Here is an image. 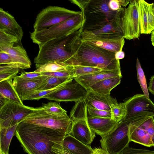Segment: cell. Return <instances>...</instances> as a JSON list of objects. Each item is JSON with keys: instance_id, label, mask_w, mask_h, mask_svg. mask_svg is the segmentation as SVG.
<instances>
[{"instance_id": "1", "label": "cell", "mask_w": 154, "mask_h": 154, "mask_svg": "<svg viewBox=\"0 0 154 154\" xmlns=\"http://www.w3.org/2000/svg\"><path fill=\"white\" fill-rule=\"evenodd\" d=\"M82 31V29L67 44L72 54L69 66H90L105 71L121 69L119 61L115 59V53L84 41L80 35Z\"/></svg>"}, {"instance_id": "2", "label": "cell", "mask_w": 154, "mask_h": 154, "mask_svg": "<svg viewBox=\"0 0 154 154\" xmlns=\"http://www.w3.org/2000/svg\"><path fill=\"white\" fill-rule=\"evenodd\" d=\"M67 134L57 130L22 121L15 136L28 154H58L52 150L56 143H62Z\"/></svg>"}, {"instance_id": "3", "label": "cell", "mask_w": 154, "mask_h": 154, "mask_svg": "<svg viewBox=\"0 0 154 154\" xmlns=\"http://www.w3.org/2000/svg\"><path fill=\"white\" fill-rule=\"evenodd\" d=\"M109 0H72L71 3L81 10L84 20L82 31L98 29L108 23L116 20L121 10L113 11L109 7Z\"/></svg>"}, {"instance_id": "4", "label": "cell", "mask_w": 154, "mask_h": 154, "mask_svg": "<svg viewBox=\"0 0 154 154\" xmlns=\"http://www.w3.org/2000/svg\"><path fill=\"white\" fill-rule=\"evenodd\" d=\"M83 17L81 13L63 22L39 30L30 32L32 42L40 46L54 39L73 35L82 28Z\"/></svg>"}, {"instance_id": "5", "label": "cell", "mask_w": 154, "mask_h": 154, "mask_svg": "<svg viewBox=\"0 0 154 154\" xmlns=\"http://www.w3.org/2000/svg\"><path fill=\"white\" fill-rule=\"evenodd\" d=\"M74 35L53 39L39 46V51L34 59V63L44 64L55 61L64 63L69 65L72 54L69 51L67 44Z\"/></svg>"}, {"instance_id": "6", "label": "cell", "mask_w": 154, "mask_h": 154, "mask_svg": "<svg viewBox=\"0 0 154 154\" xmlns=\"http://www.w3.org/2000/svg\"><path fill=\"white\" fill-rule=\"evenodd\" d=\"M36 125L57 130L69 134L72 121L67 115H59L47 112L42 106L34 108L22 121Z\"/></svg>"}, {"instance_id": "7", "label": "cell", "mask_w": 154, "mask_h": 154, "mask_svg": "<svg viewBox=\"0 0 154 154\" xmlns=\"http://www.w3.org/2000/svg\"><path fill=\"white\" fill-rule=\"evenodd\" d=\"M129 1L128 6L122 11L116 23L125 39L131 40L139 38L141 29L139 0Z\"/></svg>"}, {"instance_id": "8", "label": "cell", "mask_w": 154, "mask_h": 154, "mask_svg": "<svg viewBox=\"0 0 154 154\" xmlns=\"http://www.w3.org/2000/svg\"><path fill=\"white\" fill-rule=\"evenodd\" d=\"M132 121L122 120L119 122L110 132L100 140L101 148L109 154H119L129 146L128 132Z\"/></svg>"}, {"instance_id": "9", "label": "cell", "mask_w": 154, "mask_h": 154, "mask_svg": "<svg viewBox=\"0 0 154 154\" xmlns=\"http://www.w3.org/2000/svg\"><path fill=\"white\" fill-rule=\"evenodd\" d=\"M81 13L57 6H49L37 15L33 25L34 30H39L63 22Z\"/></svg>"}, {"instance_id": "10", "label": "cell", "mask_w": 154, "mask_h": 154, "mask_svg": "<svg viewBox=\"0 0 154 154\" xmlns=\"http://www.w3.org/2000/svg\"><path fill=\"white\" fill-rule=\"evenodd\" d=\"M128 136L130 142L148 147L154 146V117H143L131 122Z\"/></svg>"}, {"instance_id": "11", "label": "cell", "mask_w": 154, "mask_h": 154, "mask_svg": "<svg viewBox=\"0 0 154 154\" xmlns=\"http://www.w3.org/2000/svg\"><path fill=\"white\" fill-rule=\"evenodd\" d=\"M125 113L122 120L133 121L143 117H154V103L143 94H136L124 102Z\"/></svg>"}, {"instance_id": "12", "label": "cell", "mask_w": 154, "mask_h": 154, "mask_svg": "<svg viewBox=\"0 0 154 154\" xmlns=\"http://www.w3.org/2000/svg\"><path fill=\"white\" fill-rule=\"evenodd\" d=\"M34 108L7 98L4 104L0 107V128H8L18 124Z\"/></svg>"}, {"instance_id": "13", "label": "cell", "mask_w": 154, "mask_h": 154, "mask_svg": "<svg viewBox=\"0 0 154 154\" xmlns=\"http://www.w3.org/2000/svg\"><path fill=\"white\" fill-rule=\"evenodd\" d=\"M80 35L84 41L114 53L122 50L125 42L124 38L120 34H96L84 30Z\"/></svg>"}, {"instance_id": "14", "label": "cell", "mask_w": 154, "mask_h": 154, "mask_svg": "<svg viewBox=\"0 0 154 154\" xmlns=\"http://www.w3.org/2000/svg\"><path fill=\"white\" fill-rule=\"evenodd\" d=\"M87 90L79 83L70 82L59 90L46 97V99L58 102L74 101L77 102L84 99Z\"/></svg>"}, {"instance_id": "15", "label": "cell", "mask_w": 154, "mask_h": 154, "mask_svg": "<svg viewBox=\"0 0 154 154\" xmlns=\"http://www.w3.org/2000/svg\"><path fill=\"white\" fill-rule=\"evenodd\" d=\"M88 117L72 120V128L69 134L84 144L91 146L96 136L88 125Z\"/></svg>"}, {"instance_id": "16", "label": "cell", "mask_w": 154, "mask_h": 154, "mask_svg": "<svg viewBox=\"0 0 154 154\" xmlns=\"http://www.w3.org/2000/svg\"><path fill=\"white\" fill-rule=\"evenodd\" d=\"M87 91L83 99L87 107L111 112V106L118 103L116 99L110 95L101 94L90 90Z\"/></svg>"}, {"instance_id": "17", "label": "cell", "mask_w": 154, "mask_h": 154, "mask_svg": "<svg viewBox=\"0 0 154 154\" xmlns=\"http://www.w3.org/2000/svg\"><path fill=\"white\" fill-rule=\"evenodd\" d=\"M48 76L44 75L41 79L28 80L16 76L13 80L14 87L20 98L23 101L28 96L33 93L45 80Z\"/></svg>"}, {"instance_id": "18", "label": "cell", "mask_w": 154, "mask_h": 154, "mask_svg": "<svg viewBox=\"0 0 154 154\" xmlns=\"http://www.w3.org/2000/svg\"><path fill=\"white\" fill-rule=\"evenodd\" d=\"M118 76H122L121 69L113 71L103 70L93 74L73 78L87 90L92 85L107 78Z\"/></svg>"}, {"instance_id": "19", "label": "cell", "mask_w": 154, "mask_h": 154, "mask_svg": "<svg viewBox=\"0 0 154 154\" xmlns=\"http://www.w3.org/2000/svg\"><path fill=\"white\" fill-rule=\"evenodd\" d=\"M87 121L91 129L102 138L110 132L119 122L111 118L88 116Z\"/></svg>"}, {"instance_id": "20", "label": "cell", "mask_w": 154, "mask_h": 154, "mask_svg": "<svg viewBox=\"0 0 154 154\" xmlns=\"http://www.w3.org/2000/svg\"><path fill=\"white\" fill-rule=\"evenodd\" d=\"M0 28L6 30L16 36L20 41L23 36L22 27L14 17L2 8H0Z\"/></svg>"}, {"instance_id": "21", "label": "cell", "mask_w": 154, "mask_h": 154, "mask_svg": "<svg viewBox=\"0 0 154 154\" xmlns=\"http://www.w3.org/2000/svg\"><path fill=\"white\" fill-rule=\"evenodd\" d=\"M14 45H0V51L8 53L16 63L24 65L30 68L32 63L25 49L21 46H14Z\"/></svg>"}, {"instance_id": "22", "label": "cell", "mask_w": 154, "mask_h": 154, "mask_svg": "<svg viewBox=\"0 0 154 154\" xmlns=\"http://www.w3.org/2000/svg\"><path fill=\"white\" fill-rule=\"evenodd\" d=\"M63 147L72 154H93V149L69 134L64 138L61 144Z\"/></svg>"}, {"instance_id": "23", "label": "cell", "mask_w": 154, "mask_h": 154, "mask_svg": "<svg viewBox=\"0 0 154 154\" xmlns=\"http://www.w3.org/2000/svg\"><path fill=\"white\" fill-rule=\"evenodd\" d=\"M122 77L118 76L103 80L90 86L88 90H90L101 94L110 95L111 91L120 84Z\"/></svg>"}, {"instance_id": "24", "label": "cell", "mask_w": 154, "mask_h": 154, "mask_svg": "<svg viewBox=\"0 0 154 154\" xmlns=\"http://www.w3.org/2000/svg\"><path fill=\"white\" fill-rule=\"evenodd\" d=\"M12 80L0 82V94L19 104L24 105L14 87Z\"/></svg>"}, {"instance_id": "25", "label": "cell", "mask_w": 154, "mask_h": 154, "mask_svg": "<svg viewBox=\"0 0 154 154\" xmlns=\"http://www.w3.org/2000/svg\"><path fill=\"white\" fill-rule=\"evenodd\" d=\"M18 124L8 128H0V150L9 154L10 144L13 136L15 135Z\"/></svg>"}, {"instance_id": "26", "label": "cell", "mask_w": 154, "mask_h": 154, "mask_svg": "<svg viewBox=\"0 0 154 154\" xmlns=\"http://www.w3.org/2000/svg\"><path fill=\"white\" fill-rule=\"evenodd\" d=\"M36 72H55L68 69L70 66L59 62H48L44 64H35Z\"/></svg>"}, {"instance_id": "27", "label": "cell", "mask_w": 154, "mask_h": 154, "mask_svg": "<svg viewBox=\"0 0 154 154\" xmlns=\"http://www.w3.org/2000/svg\"><path fill=\"white\" fill-rule=\"evenodd\" d=\"M73 79V78L71 77H58L48 76L45 82L35 90V91L51 89L66 82L72 81Z\"/></svg>"}, {"instance_id": "28", "label": "cell", "mask_w": 154, "mask_h": 154, "mask_svg": "<svg viewBox=\"0 0 154 154\" xmlns=\"http://www.w3.org/2000/svg\"><path fill=\"white\" fill-rule=\"evenodd\" d=\"M140 34H147V4L144 0H139Z\"/></svg>"}, {"instance_id": "29", "label": "cell", "mask_w": 154, "mask_h": 154, "mask_svg": "<svg viewBox=\"0 0 154 154\" xmlns=\"http://www.w3.org/2000/svg\"><path fill=\"white\" fill-rule=\"evenodd\" d=\"M71 81H72L66 82L55 88L48 90L35 91L27 97L24 100H39L41 98H45L46 97L50 94L59 90L66 84Z\"/></svg>"}, {"instance_id": "30", "label": "cell", "mask_w": 154, "mask_h": 154, "mask_svg": "<svg viewBox=\"0 0 154 154\" xmlns=\"http://www.w3.org/2000/svg\"><path fill=\"white\" fill-rule=\"evenodd\" d=\"M117 20L108 23L98 29L90 31L96 34H118L122 35L117 26Z\"/></svg>"}, {"instance_id": "31", "label": "cell", "mask_w": 154, "mask_h": 154, "mask_svg": "<svg viewBox=\"0 0 154 154\" xmlns=\"http://www.w3.org/2000/svg\"><path fill=\"white\" fill-rule=\"evenodd\" d=\"M136 69L137 79L143 94L148 98L150 99L145 75L138 58L137 59Z\"/></svg>"}, {"instance_id": "32", "label": "cell", "mask_w": 154, "mask_h": 154, "mask_svg": "<svg viewBox=\"0 0 154 154\" xmlns=\"http://www.w3.org/2000/svg\"><path fill=\"white\" fill-rule=\"evenodd\" d=\"M72 66L73 74V78L91 74L103 70L101 69L94 67L81 66Z\"/></svg>"}, {"instance_id": "33", "label": "cell", "mask_w": 154, "mask_h": 154, "mask_svg": "<svg viewBox=\"0 0 154 154\" xmlns=\"http://www.w3.org/2000/svg\"><path fill=\"white\" fill-rule=\"evenodd\" d=\"M48 113L59 115H67V112L63 109L59 104L56 102H49L42 106Z\"/></svg>"}, {"instance_id": "34", "label": "cell", "mask_w": 154, "mask_h": 154, "mask_svg": "<svg viewBox=\"0 0 154 154\" xmlns=\"http://www.w3.org/2000/svg\"><path fill=\"white\" fill-rule=\"evenodd\" d=\"M111 119L119 122L123 118L125 113V105L124 102L118 103L111 107Z\"/></svg>"}, {"instance_id": "35", "label": "cell", "mask_w": 154, "mask_h": 154, "mask_svg": "<svg viewBox=\"0 0 154 154\" xmlns=\"http://www.w3.org/2000/svg\"><path fill=\"white\" fill-rule=\"evenodd\" d=\"M19 42L16 36L6 30L0 28V45H9Z\"/></svg>"}, {"instance_id": "36", "label": "cell", "mask_w": 154, "mask_h": 154, "mask_svg": "<svg viewBox=\"0 0 154 154\" xmlns=\"http://www.w3.org/2000/svg\"><path fill=\"white\" fill-rule=\"evenodd\" d=\"M87 111L89 115L88 116L89 117L111 119L110 112L97 109L88 107H87Z\"/></svg>"}, {"instance_id": "37", "label": "cell", "mask_w": 154, "mask_h": 154, "mask_svg": "<svg viewBox=\"0 0 154 154\" xmlns=\"http://www.w3.org/2000/svg\"><path fill=\"white\" fill-rule=\"evenodd\" d=\"M44 75L49 76H54L58 77H69L73 78V74L72 71V66H70L67 69L55 72H42Z\"/></svg>"}, {"instance_id": "38", "label": "cell", "mask_w": 154, "mask_h": 154, "mask_svg": "<svg viewBox=\"0 0 154 154\" xmlns=\"http://www.w3.org/2000/svg\"><path fill=\"white\" fill-rule=\"evenodd\" d=\"M154 30V10L152 3L147 4V34Z\"/></svg>"}, {"instance_id": "39", "label": "cell", "mask_w": 154, "mask_h": 154, "mask_svg": "<svg viewBox=\"0 0 154 154\" xmlns=\"http://www.w3.org/2000/svg\"><path fill=\"white\" fill-rule=\"evenodd\" d=\"M129 0H109L108 5L109 8L113 11H119L123 7L125 8L129 4Z\"/></svg>"}, {"instance_id": "40", "label": "cell", "mask_w": 154, "mask_h": 154, "mask_svg": "<svg viewBox=\"0 0 154 154\" xmlns=\"http://www.w3.org/2000/svg\"><path fill=\"white\" fill-rule=\"evenodd\" d=\"M119 154H154V151L128 146L124 149Z\"/></svg>"}, {"instance_id": "41", "label": "cell", "mask_w": 154, "mask_h": 154, "mask_svg": "<svg viewBox=\"0 0 154 154\" xmlns=\"http://www.w3.org/2000/svg\"><path fill=\"white\" fill-rule=\"evenodd\" d=\"M30 68L28 66L20 64H14L5 65H1L0 72L6 71H19L20 69Z\"/></svg>"}, {"instance_id": "42", "label": "cell", "mask_w": 154, "mask_h": 154, "mask_svg": "<svg viewBox=\"0 0 154 154\" xmlns=\"http://www.w3.org/2000/svg\"><path fill=\"white\" fill-rule=\"evenodd\" d=\"M44 76L42 72H36L34 71L30 72H22L19 76L26 80H35L41 79Z\"/></svg>"}, {"instance_id": "43", "label": "cell", "mask_w": 154, "mask_h": 154, "mask_svg": "<svg viewBox=\"0 0 154 154\" xmlns=\"http://www.w3.org/2000/svg\"><path fill=\"white\" fill-rule=\"evenodd\" d=\"M14 64L17 63H15L13 59L10 54L5 52L0 51V65Z\"/></svg>"}, {"instance_id": "44", "label": "cell", "mask_w": 154, "mask_h": 154, "mask_svg": "<svg viewBox=\"0 0 154 154\" xmlns=\"http://www.w3.org/2000/svg\"><path fill=\"white\" fill-rule=\"evenodd\" d=\"M19 71H9L0 72V82L8 79H13Z\"/></svg>"}, {"instance_id": "45", "label": "cell", "mask_w": 154, "mask_h": 154, "mask_svg": "<svg viewBox=\"0 0 154 154\" xmlns=\"http://www.w3.org/2000/svg\"><path fill=\"white\" fill-rule=\"evenodd\" d=\"M62 143H56L52 147V150L58 154H72L64 148Z\"/></svg>"}, {"instance_id": "46", "label": "cell", "mask_w": 154, "mask_h": 154, "mask_svg": "<svg viewBox=\"0 0 154 154\" xmlns=\"http://www.w3.org/2000/svg\"><path fill=\"white\" fill-rule=\"evenodd\" d=\"M149 80L148 89L151 93L154 95V75L151 77Z\"/></svg>"}, {"instance_id": "47", "label": "cell", "mask_w": 154, "mask_h": 154, "mask_svg": "<svg viewBox=\"0 0 154 154\" xmlns=\"http://www.w3.org/2000/svg\"><path fill=\"white\" fill-rule=\"evenodd\" d=\"M93 149V154H109L101 148H95Z\"/></svg>"}, {"instance_id": "48", "label": "cell", "mask_w": 154, "mask_h": 154, "mask_svg": "<svg viewBox=\"0 0 154 154\" xmlns=\"http://www.w3.org/2000/svg\"><path fill=\"white\" fill-rule=\"evenodd\" d=\"M115 56L116 60H119L124 58L125 57V54L122 50H121L115 53Z\"/></svg>"}, {"instance_id": "49", "label": "cell", "mask_w": 154, "mask_h": 154, "mask_svg": "<svg viewBox=\"0 0 154 154\" xmlns=\"http://www.w3.org/2000/svg\"><path fill=\"white\" fill-rule=\"evenodd\" d=\"M151 34L152 44L154 47V30L152 31Z\"/></svg>"}, {"instance_id": "50", "label": "cell", "mask_w": 154, "mask_h": 154, "mask_svg": "<svg viewBox=\"0 0 154 154\" xmlns=\"http://www.w3.org/2000/svg\"><path fill=\"white\" fill-rule=\"evenodd\" d=\"M0 154H6L3 152L2 151L0 150Z\"/></svg>"}, {"instance_id": "51", "label": "cell", "mask_w": 154, "mask_h": 154, "mask_svg": "<svg viewBox=\"0 0 154 154\" xmlns=\"http://www.w3.org/2000/svg\"><path fill=\"white\" fill-rule=\"evenodd\" d=\"M152 5H153V9L154 10V2L152 3Z\"/></svg>"}]
</instances>
